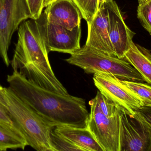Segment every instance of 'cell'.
<instances>
[{
	"instance_id": "cell-1",
	"label": "cell",
	"mask_w": 151,
	"mask_h": 151,
	"mask_svg": "<svg viewBox=\"0 0 151 151\" xmlns=\"http://www.w3.org/2000/svg\"><path fill=\"white\" fill-rule=\"evenodd\" d=\"M7 81L18 97L54 127H87L89 113L83 98L45 89L17 71L8 75Z\"/></svg>"
},
{
	"instance_id": "cell-2",
	"label": "cell",
	"mask_w": 151,
	"mask_h": 151,
	"mask_svg": "<svg viewBox=\"0 0 151 151\" xmlns=\"http://www.w3.org/2000/svg\"><path fill=\"white\" fill-rule=\"evenodd\" d=\"M10 61L13 71L45 89L62 95L69 94L52 70L49 52L36 20L30 19L22 22Z\"/></svg>"
},
{
	"instance_id": "cell-3",
	"label": "cell",
	"mask_w": 151,
	"mask_h": 151,
	"mask_svg": "<svg viewBox=\"0 0 151 151\" xmlns=\"http://www.w3.org/2000/svg\"><path fill=\"white\" fill-rule=\"evenodd\" d=\"M0 105L24 135L27 145L37 151H55L50 134L55 128L18 97L0 84Z\"/></svg>"
},
{
	"instance_id": "cell-4",
	"label": "cell",
	"mask_w": 151,
	"mask_h": 151,
	"mask_svg": "<svg viewBox=\"0 0 151 151\" xmlns=\"http://www.w3.org/2000/svg\"><path fill=\"white\" fill-rule=\"evenodd\" d=\"M70 55L65 61L80 67L86 73L103 72L121 80L145 82L138 71L123 59L109 56L86 45Z\"/></svg>"
},
{
	"instance_id": "cell-5",
	"label": "cell",
	"mask_w": 151,
	"mask_h": 151,
	"mask_svg": "<svg viewBox=\"0 0 151 151\" xmlns=\"http://www.w3.org/2000/svg\"><path fill=\"white\" fill-rule=\"evenodd\" d=\"M28 19L32 17L26 0H0V56L7 66L12 35Z\"/></svg>"
},
{
	"instance_id": "cell-6",
	"label": "cell",
	"mask_w": 151,
	"mask_h": 151,
	"mask_svg": "<svg viewBox=\"0 0 151 151\" xmlns=\"http://www.w3.org/2000/svg\"><path fill=\"white\" fill-rule=\"evenodd\" d=\"M90 112L87 128L92 133L104 151H120V112L107 117L104 114L95 98L89 103ZM122 111V110H121Z\"/></svg>"
},
{
	"instance_id": "cell-7",
	"label": "cell",
	"mask_w": 151,
	"mask_h": 151,
	"mask_svg": "<svg viewBox=\"0 0 151 151\" xmlns=\"http://www.w3.org/2000/svg\"><path fill=\"white\" fill-rule=\"evenodd\" d=\"M119 141L120 151H151V126L137 112L122 110Z\"/></svg>"
},
{
	"instance_id": "cell-8",
	"label": "cell",
	"mask_w": 151,
	"mask_h": 151,
	"mask_svg": "<svg viewBox=\"0 0 151 151\" xmlns=\"http://www.w3.org/2000/svg\"><path fill=\"white\" fill-rule=\"evenodd\" d=\"M36 20L48 52L71 55L81 48V26L72 30L49 21L44 12Z\"/></svg>"
},
{
	"instance_id": "cell-9",
	"label": "cell",
	"mask_w": 151,
	"mask_h": 151,
	"mask_svg": "<svg viewBox=\"0 0 151 151\" xmlns=\"http://www.w3.org/2000/svg\"><path fill=\"white\" fill-rule=\"evenodd\" d=\"M94 84L102 94L131 115L144 106L139 98L111 74L97 72L93 76Z\"/></svg>"
},
{
	"instance_id": "cell-10",
	"label": "cell",
	"mask_w": 151,
	"mask_h": 151,
	"mask_svg": "<svg viewBox=\"0 0 151 151\" xmlns=\"http://www.w3.org/2000/svg\"><path fill=\"white\" fill-rule=\"evenodd\" d=\"M104 5L108 10L109 36L115 56L123 59L135 33L126 25L120 10L114 0H107Z\"/></svg>"
},
{
	"instance_id": "cell-11",
	"label": "cell",
	"mask_w": 151,
	"mask_h": 151,
	"mask_svg": "<svg viewBox=\"0 0 151 151\" xmlns=\"http://www.w3.org/2000/svg\"><path fill=\"white\" fill-rule=\"evenodd\" d=\"M87 24L88 37L85 45L109 56H116L109 36L108 12L106 7L104 5L99 9Z\"/></svg>"
},
{
	"instance_id": "cell-12",
	"label": "cell",
	"mask_w": 151,
	"mask_h": 151,
	"mask_svg": "<svg viewBox=\"0 0 151 151\" xmlns=\"http://www.w3.org/2000/svg\"><path fill=\"white\" fill-rule=\"evenodd\" d=\"M46 8L44 12L49 21L69 30L81 26L82 16L73 0H57Z\"/></svg>"
},
{
	"instance_id": "cell-13",
	"label": "cell",
	"mask_w": 151,
	"mask_h": 151,
	"mask_svg": "<svg viewBox=\"0 0 151 151\" xmlns=\"http://www.w3.org/2000/svg\"><path fill=\"white\" fill-rule=\"evenodd\" d=\"M54 130L68 141L81 149L82 151H104L87 128L59 126Z\"/></svg>"
},
{
	"instance_id": "cell-14",
	"label": "cell",
	"mask_w": 151,
	"mask_h": 151,
	"mask_svg": "<svg viewBox=\"0 0 151 151\" xmlns=\"http://www.w3.org/2000/svg\"><path fill=\"white\" fill-rule=\"evenodd\" d=\"M151 85V53L150 51L132 41L124 58Z\"/></svg>"
},
{
	"instance_id": "cell-15",
	"label": "cell",
	"mask_w": 151,
	"mask_h": 151,
	"mask_svg": "<svg viewBox=\"0 0 151 151\" xmlns=\"http://www.w3.org/2000/svg\"><path fill=\"white\" fill-rule=\"evenodd\" d=\"M27 146V142L21 133L0 123V151L24 150Z\"/></svg>"
},
{
	"instance_id": "cell-16",
	"label": "cell",
	"mask_w": 151,
	"mask_h": 151,
	"mask_svg": "<svg viewBox=\"0 0 151 151\" xmlns=\"http://www.w3.org/2000/svg\"><path fill=\"white\" fill-rule=\"evenodd\" d=\"M122 83L136 95L144 106H151V86L144 82L121 80Z\"/></svg>"
},
{
	"instance_id": "cell-17",
	"label": "cell",
	"mask_w": 151,
	"mask_h": 151,
	"mask_svg": "<svg viewBox=\"0 0 151 151\" xmlns=\"http://www.w3.org/2000/svg\"><path fill=\"white\" fill-rule=\"evenodd\" d=\"M94 98L96 101L101 111L107 117L114 116L119 113L122 110L99 90Z\"/></svg>"
},
{
	"instance_id": "cell-18",
	"label": "cell",
	"mask_w": 151,
	"mask_h": 151,
	"mask_svg": "<svg viewBox=\"0 0 151 151\" xmlns=\"http://www.w3.org/2000/svg\"><path fill=\"white\" fill-rule=\"evenodd\" d=\"M51 145L55 151H82L81 149L56 133L54 129L50 134Z\"/></svg>"
},
{
	"instance_id": "cell-19",
	"label": "cell",
	"mask_w": 151,
	"mask_h": 151,
	"mask_svg": "<svg viewBox=\"0 0 151 151\" xmlns=\"http://www.w3.org/2000/svg\"><path fill=\"white\" fill-rule=\"evenodd\" d=\"M86 22L90 21L98 10V0H73Z\"/></svg>"
},
{
	"instance_id": "cell-20",
	"label": "cell",
	"mask_w": 151,
	"mask_h": 151,
	"mask_svg": "<svg viewBox=\"0 0 151 151\" xmlns=\"http://www.w3.org/2000/svg\"><path fill=\"white\" fill-rule=\"evenodd\" d=\"M137 17L142 26L151 35V0L138 5Z\"/></svg>"
},
{
	"instance_id": "cell-21",
	"label": "cell",
	"mask_w": 151,
	"mask_h": 151,
	"mask_svg": "<svg viewBox=\"0 0 151 151\" xmlns=\"http://www.w3.org/2000/svg\"><path fill=\"white\" fill-rule=\"evenodd\" d=\"M32 19L37 20L41 15L44 8L45 0H26Z\"/></svg>"
},
{
	"instance_id": "cell-22",
	"label": "cell",
	"mask_w": 151,
	"mask_h": 151,
	"mask_svg": "<svg viewBox=\"0 0 151 151\" xmlns=\"http://www.w3.org/2000/svg\"><path fill=\"white\" fill-rule=\"evenodd\" d=\"M0 123L9 126L22 134L5 110L0 105ZM24 136V135H23Z\"/></svg>"
},
{
	"instance_id": "cell-23",
	"label": "cell",
	"mask_w": 151,
	"mask_h": 151,
	"mask_svg": "<svg viewBox=\"0 0 151 151\" xmlns=\"http://www.w3.org/2000/svg\"><path fill=\"white\" fill-rule=\"evenodd\" d=\"M137 112L151 126V106H142Z\"/></svg>"
},
{
	"instance_id": "cell-24",
	"label": "cell",
	"mask_w": 151,
	"mask_h": 151,
	"mask_svg": "<svg viewBox=\"0 0 151 151\" xmlns=\"http://www.w3.org/2000/svg\"><path fill=\"white\" fill-rule=\"evenodd\" d=\"M107 0H98V10L103 7Z\"/></svg>"
},
{
	"instance_id": "cell-25",
	"label": "cell",
	"mask_w": 151,
	"mask_h": 151,
	"mask_svg": "<svg viewBox=\"0 0 151 151\" xmlns=\"http://www.w3.org/2000/svg\"><path fill=\"white\" fill-rule=\"evenodd\" d=\"M57 0H45L44 1V8H46L50 4H51L54 2L55 1Z\"/></svg>"
},
{
	"instance_id": "cell-26",
	"label": "cell",
	"mask_w": 151,
	"mask_h": 151,
	"mask_svg": "<svg viewBox=\"0 0 151 151\" xmlns=\"http://www.w3.org/2000/svg\"><path fill=\"white\" fill-rule=\"evenodd\" d=\"M149 1V0H138V3H139V4H143L146 3V2L148 1Z\"/></svg>"
}]
</instances>
